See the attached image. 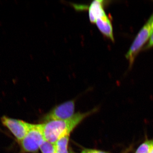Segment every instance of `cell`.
Returning <instances> with one entry per match:
<instances>
[{"label":"cell","mask_w":153,"mask_h":153,"mask_svg":"<svg viewBox=\"0 0 153 153\" xmlns=\"http://www.w3.org/2000/svg\"><path fill=\"white\" fill-rule=\"evenodd\" d=\"M90 113H77L66 120L52 121L41 124L44 139L55 144L61 137L69 135L75 127Z\"/></svg>","instance_id":"obj_1"},{"label":"cell","mask_w":153,"mask_h":153,"mask_svg":"<svg viewBox=\"0 0 153 153\" xmlns=\"http://www.w3.org/2000/svg\"><path fill=\"white\" fill-rule=\"evenodd\" d=\"M44 140L41 124L32 125L27 134L19 142L21 153H37Z\"/></svg>","instance_id":"obj_2"},{"label":"cell","mask_w":153,"mask_h":153,"mask_svg":"<svg viewBox=\"0 0 153 153\" xmlns=\"http://www.w3.org/2000/svg\"><path fill=\"white\" fill-rule=\"evenodd\" d=\"M152 31L147 23L138 33L133 42L129 50L126 54V58L128 60L130 67L132 66L135 59L143 46L149 39Z\"/></svg>","instance_id":"obj_3"},{"label":"cell","mask_w":153,"mask_h":153,"mask_svg":"<svg viewBox=\"0 0 153 153\" xmlns=\"http://www.w3.org/2000/svg\"><path fill=\"white\" fill-rule=\"evenodd\" d=\"M1 120L3 126L10 131L19 143L24 138L33 125L25 121L5 116L1 118Z\"/></svg>","instance_id":"obj_4"},{"label":"cell","mask_w":153,"mask_h":153,"mask_svg":"<svg viewBox=\"0 0 153 153\" xmlns=\"http://www.w3.org/2000/svg\"><path fill=\"white\" fill-rule=\"evenodd\" d=\"M74 102L70 100L56 106L44 116L45 123L55 120H66L74 115Z\"/></svg>","instance_id":"obj_5"},{"label":"cell","mask_w":153,"mask_h":153,"mask_svg":"<svg viewBox=\"0 0 153 153\" xmlns=\"http://www.w3.org/2000/svg\"><path fill=\"white\" fill-rule=\"evenodd\" d=\"M104 2L101 0L94 1L88 7L89 19L92 24H95L97 19L106 15L104 10Z\"/></svg>","instance_id":"obj_6"},{"label":"cell","mask_w":153,"mask_h":153,"mask_svg":"<svg viewBox=\"0 0 153 153\" xmlns=\"http://www.w3.org/2000/svg\"><path fill=\"white\" fill-rule=\"evenodd\" d=\"M95 24L102 34L111 41H114L112 24L106 15L97 19Z\"/></svg>","instance_id":"obj_7"},{"label":"cell","mask_w":153,"mask_h":153,"mask_svg":"<svg viewBox=\"0 0 153 153\" xmlns=\"http://www.w3.org/2000/svg\"><path fill=\"white\" fill-rule=\"evenodd\" d=\"M69 135H66L60 138L55 143L56 153H69L68 146Z\"/></svg>","instance_id":"obj_8"},{"label":"cell","mask_w":153,"mask_h":153,"mask_svg":"<svg viewBox=\"0 0 153 153\" xmlns=\"http://www.w3.org/2000/svg\"><path fill=\"white\" fill-rule=\"evenodd\" d=\"M42 153H56V146L55 144L52 143L44 140L40 148Z\"/></svg>","instance_id":"obj_9"},{"label":"cell","mask_w":153,"mask_h":153,"mask_svg":"<svg viewBox=\"0 0 153 153\" xmlns=\"http://www.w3.org/2000/svg\"><path fill=\"white\" fill-rule=\"evenodd\" d=\"M153 148V140H148L140 146L135 153H151Z\"/></svg>","instance_id":"obj_10"},{"label":"cell","mask_w":153,"mask_h":153,"mask_svg":"<svg viewBox=\"0 0 153 153\" xmlns=\"http://www.w3.org/2000/svg\"><path fill=\"white\" fill-rule=\"evenodd\" d=\"M153 47V32L152 33V35L150 36V38H149V42H148L146 46L145 47V49H149V48H152Z\"/></svg>","instance_id":"obj_11"},{"label":"cell","mask_w":153,"mask_h":153,"mask_svg":"<svg viewBox=\"0 0 153 153\" xmlns=\"http://www.w3.org/2000/svg\"><path fill=\"white\" fill-rule=\"evenodd\" d=\"M81 153H108L103 151L94 149H85Z\"/></svg>","instance_id":"obj_12"},{"label":"cell","mask_w":153,"mask_h":153,"mask_svg":"<svg viewBox=\"0 0 153 153\" xmlns=\"http://www.w3.org/2000/svg\"><path fill=\"white\" fill-rule=\"evenodd\" d=\"M148 24L149 25L150 27L151 30L153 32V14L152 15V16L151 17L150 19L147 22Z\"/></svg>","instance_id":"obj_13"},{"label":"cell","mask_w":153,"mask_h":153,"mask_svg":"<svg viewBox=\"0 0 153 153\" xmlns=\"http://www.w3.org/2000/svg\"><path fill=\"white\" fill-rule=\"evenodd\" d=\"M69 153H74V152H73V151L70 150V152H69Z\"/></svg>","instance_id":"obj_14"},{"label":"cell","mask_w":153,"mask_h":153,"mask_svg":"<svg viewBox=\"0 0 153 153\" xmlns=\"http://www.w3.org/2000/svg\"><path fill=\"white\" fill-rule=\"evenodd\" d=\"M151 153H153V148L152 149V152H151Z\"/></svg>","instance_id":"obj_15"}]
</instances>
